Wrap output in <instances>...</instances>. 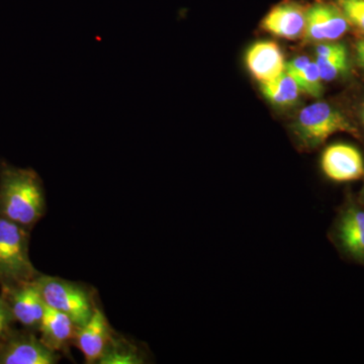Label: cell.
<instances>
[{
	"instance_id": "obj_1",
	"label": "cell",
	"mask_w": 364,
	"mask_h": 364,
	"mask_svg": "<svg viewBox=\"0 0 364 364\" xmlns=\"http://www.w3.org/2000/svg\"><path fill=\"white\" fill-rule=\"evenodd\" d=\"M42 179L33 169L4 165L0 169V217L32 231L46 214Z\"/></svg>"
},
{
	"instance_id": "obj_2",
	"label": "cell",
	"mask_w": 364,
	"mask_h": 364,
	"mask_svg": "<svg viewBox=\"0 0 364 364\" xmlns=\"http://www.w3.org/2000/svg\"><path fill=\"white\" fill-rule=\"evenodd\" d=\"M30 232L0 217V287L4 289L35 282L41 273L30 258Z\"/></svg>"
},
{
	"instance_id": "obj_3",
	"label": "cell",
	"mask_w": 364,
	"mask_h": 364,
	"mask_svg": "<svg viewBox=\"0 0 364 364\" xmlns=\"http://www.w3.org/2000/svg\"><path fill=\"white\" fill-rule=\"evenodd\" d=\"M35 282L46 306L66 314L78 327L90 321L97 305L87 287L44 274H41Z\"/></svg>"
},
{
	"instance_id": "obj_4",
	"label": "cell",
	"mask_w": 364,
	"mask_h": 364,
	"mask_svg": "<svg viewBox=\"0 0 364 364\" xmlns=\"http://www.w3.org/2000/svg\"><path fill=\"white\" fill-rule=\"evenodd\" d=\"M355 134V129L335 107L326 102L308 105L296 123L299 140L306 148H315L337 133Z\"/></svg>"
},
{
	"instance_id": "obj_5",
	"label": "cell",
	"mask_w": 364,
	"mask_h": 364,
	"mask_svg": "<svg viewBox=\"0 0 364 364\" xmlns=\"http://www.w3.org/2000/svg\"><path fill=\"white\" fill-rule=\"evenodd\" d=\"M61 354L43 343L36 332L13 329L0 342V364H55Z\"/></svg>"
},
{
	"instance_id": "obj_6",
	"label": "cell",
	"mask_w": 364,
	"mask_h": 364,
	"mask_svg": "<svg viewBox=\"0 0 364 364\" xmlns=\"http://www.w3.org/2000/svg\"><path fill=\"white\" fill-rule=\"evenodd\" d=\"M350 26L336 4L316 1L306 7L304 33L306 40L314 42L338 40L348 32Z\"/></svg>"
},
{
	"instance_id": "obj_7",
	"label": "cell",
	"mask_w": 364,
	"mask_h": 364,
	"mask_svg": "<svg viewBox=\"0 0 364 364\" xmlns=\"http://www.w3.org/2000/svg\"><path fill=\"white\" fill-rule=\"evenodd\" d=\"M1 296L6 299L16 322L30 331L39 332L46 304L36 282L4 289Z\"/></svg>"
},
{
	"instance_id": "obj_8",
	"label": "cell",
	"mask_w": 364,
	"mask_h": 364,
	"mask_svg": "<svg viewBox=\"0 0 364 364\" xmlns=\"http://www.w3.org/2000/svg\"><path fill=\"white\" fill-rule=\"evenodd\" d=\"M321 164L326 176L334 181H358L364 176L363 155L347 144L329 146L323 153Z\"/></svg>"
},
{
	"instance_id": "obj_9",
	"label": "cell",
	"mask_w": 364,
	"mask_h": 364,
	"mask_svg": "<svg viewBox=\"0 0 364 364\" xmlns=\"http://www.w3.org/2000/svg\"><path fill=\"white\" fill-rule=\"evenodd\" d=\"M114 330L97 306L85 325L78 327L73 344L82 352L86 363H97L111 340Z\"/></svg>"
},
{
	"instance_id": "obj_10",
	"label": "cell",
	"mask_w": 364,
	"mask_h": 364,
	"mask_svg": "<svg viewBox=\"0 0 364 364\" xmlns=\"http://www.w3.org/2000/svg\"><path fill=\"white\" fill-rule=\"evenodd\" d=\"M306 9L296 1H282L273 7L262 21L268 33L287 40H296L304 35Z\"/></svg>"
},
{
	"instance_id": "obj_11",
	"label": "cell",
	"mask_w": 364,
	"mask_h": 364,
	"mask_svg": "<svg viewBox=\"0 0 364 364\" xmlns=\"http://www.w3.org/2000/svg\"><path fill=\"white\" fill-rule=\"evenodd\" d=\"M77 329L78 326L68 315L46 306L39 329L40 338L51 350L68 354Z\"/></svg>"
},
{
	"instance_id": "obj_12",
	"label": "cell",
	"mask_w": 364,
	"mask_h": 364,
	"mask_svg": "<svg viewBox=\"0 0 364 364\" xmlns=\"http://www.w3.org/2000/svg\"><path fill=\"white\" fill-rule=\"evenodd\" d=\"M246 64L259 82L272 80L284 71V55L272 42H258L249 48Z\"/></svg>"
},
{
	"instance_id": "obj_13",
	"label": "cell",
	"mask_w": 364,
	"mask_h": 364,
	"mask_svg": "<svg viewBox=\"0 0 364 364\" xmlns=\"http://www.w3.org/2000/svg\"><path fill=\"white\" fill-rule=\"evenodd\" d=\"M339 239L347 252L359 260H364V212L349 208L340 220Z\"/></svg>"
},
{
	"instance_id": "obj_14",
	"label": "cell",
	"mask_w": 364,
	"mask_h": 364,
	"mask_svg": "<svg viewBox=\"0 0 364 364\" xmlns=\"http://www.w3.org/2000/svg\"><path fill=\"white\" fill-rule=\"evenodd\" d=\"M316 64L322 80H334L348 72V53L343 44L330 43L318 45L316 49Z\"/></svg>"
},
{
	"instance_id": "obj_15",
	"label": "cell",
	"mask_w": 364,
	"mask_h": 364,
	"mask_svg": "<svg viewBox=\"0 0 364 364\" xmlns=\"http://www.w3.org/2000/svg\"><path fill=\"white\" fill-rule=\"evenodd\" d=\"M260 90L269 102L280 107L294 105L299 92L296 81L286 71L272 80L260 82Z\"/></svg>"
},
{
	"instance_id": "obj_16",
	"label": "cell",
	"mask_w": 364,
	"mask_h": 364,
	"mask_svg": "<svg viewBox=\"0 0 364 364\" xmlns=\"http://www.w3.org/2000/svg\"><path fill=\"white\" fill-rule=\"evenodd\" d=\"M145 363L143 352L136 344L114 332L107 348L97 363L100 364H141Z\"/></svg>"
},
{
	"instance_id": "obj_17",
	"label": "cell",
	"mask_w": 364,
	"mask_h": 364,
	"mask_svg": "<svg viewBox=\"0 0 364 364\" xmlns=\"http://www.w3.org/2000/svg\"><path fill=\"white\" fill-rule=\"evenodd\" d=\"M299 86V90L305 91L314 97L322 95L323 85L320 71L316 62H311L308 66L298 73L291 75Z\"/></svg>"
},
{
	"instance_id": "obj_18",
	"label": "cell",
	"mask_w": 364,
	"mask_h": 364,
	"mask_svg": "<svg viewBox=\"0 0 364 364\" xmlns=\"http://www.w3.org/2000/svg\"><path fill=\"white\" fill-rule=\"evenodd\" d=\"M338 6L350 26L364 33V0H336Z\"/></svg>"
},
{
	"instance_id": "obj_19",
	"label": "cell",
	"mask_w": 364,
	"mask_h": 364,
	"mask_svg": "<svg viewBox=\"0 0 364 364\" xmlns=\"http://www.w3.org/2000/svg\"><path fill=\"white\" fill-rule=\"evenodd\" d=\"M310 63L311 60L308 58V57H299V58L294 59V61L287 63L286 66H284V71L289 73V75H294V74L303 70V69Z\"/></svg>"
},
{
	"instance_id": "obj_20",
	"label": "cell",
	"mask_w": 364,
	"mask_h": 364,
	"mask_svg": "<svg viewBox=\"0 0 364 364\" xmlns=\"http://www.w3.org/2000/svg\"><path fill=\"white\" fill-rule=\"evenodd\" d=\"M9 308L7 306L6 299L0 294V316L4 315V313L9 312Z\"/></svg>"
},
{
	"instance_id": "obj_21",
	"label": "cell",
	"mask_w": 364,
	"mask_h": 364,
	"mask_svg": "<svg viewBox=\"0 0 364 364\" xmlns=\"http://www.w3.org/2000/svg\"><path fill=\"white\" fill-rule=\"evenodd\" d=\"M356 54H364V39L359 41L356 45Z\"/></svg>"
},
{
	"instance_id": "obj_22",
	"label": "cell",
	"mask_w": 364,
	"mask_h": 364,
	"mask_svg": "<svg viewBox=\"0 0 364 364\" xmlns=\"http://www.w3.org/2000/svg\"><path fill=\"white\" fill-rule=\"evenodd\" d=\"M356 56H358V63L364 68V54H356Z\"/></svg>"
},
{
	"instance_id": "obj_23",
	"label": "cell",
	"mask_w": 364,
	"mask_h": 364,
	"mask_svg": "<svg viewBox=\"0 0 364 364\" xmlns=\"http://www.w3.org/2000/svg\"><path fill=\"white\" fill-rule=\"evenodd\" d=\"M361 117H363V122L364 124V104L363 105V111H361Z\"/></svg>"
}]
</instances>
